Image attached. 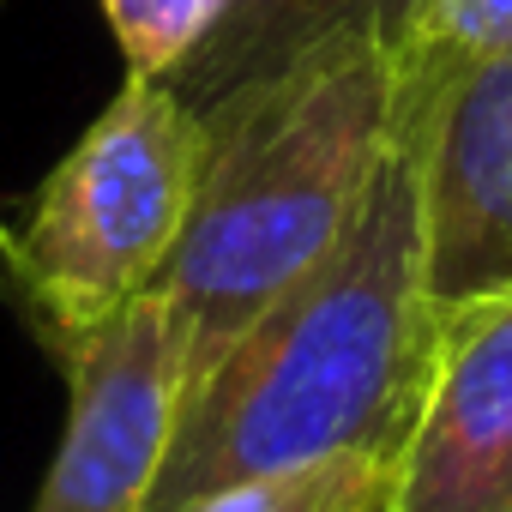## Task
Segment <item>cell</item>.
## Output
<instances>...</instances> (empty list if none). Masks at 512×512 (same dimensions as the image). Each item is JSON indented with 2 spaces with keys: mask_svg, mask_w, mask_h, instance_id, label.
Wrapping results in <instances>:
<instances>
[{
  "mask_svg": "<svg viewBox=\"0 0 512 512\" xmlns=\"http://www.w3.org/2000/svg\"><path fill=\"white\" fill-rule=\"evenodd\" d=\"M428 308L512 290V55L398 91Z\"/></svg>",
  "mask_w": 512,
  "mask_h": 512,
  "instance_id": "cell-4",
  "label": "cell"
},
{
  "mask_svg": "<svg viewBox=\"0 0 512 512\" xmlns=\"http://www.w3.org/2000/svg\"><path fill=\"white\" fill-rule=\"evenodd\" d=\"M199 121V193L151 284L175 332L181 398L356 223L398 133V43L386 31H338Z\"/></svg>",
  "mask_w": 512,
  "mask_h": 512,
  "instance_id": "cell-2",
  "label": "cell"
},
{
  "mask_svg": "<svg viewBox=\"0 0 512 512\" xmlns=\"http://www.w3.org/2000/svg\"><path fill=\"white\" fill-rule=\"evenodd\" d=\"M223 0H103V19L127 55V73L169 79L211 31Z\"/></svg>",
  "mask_w": 512,
  "mask_h": 512,
  "instance_id": "cell-10",
  "label": "cell"
},
{
  "mask_svg": "<svg viewBox=\"0 0 512 512\" xmlns=\"http://www.w3.org/2000/svg\"><path fill=\"white\" fill-rule=\"evenodd\" d=\"M392 494V458L380 452H338L284 476H253L235 488L205 494L187 512H380Z\"/></svg>",
  "mask_w": 512,
  "mask_h": 512,
  "instance_id": "cell-8",
  "label": "cell"
},
{
  "mask_svg": "<svg viewBox=\"0 0 512 512\" xmlns=\"http://www.w3.org/2000/svg\"><path fill=\"white\" fill-rule=\"evenodd\" d=\"M67 380V428L31 512H145L181 416V362L157 290L79 338Z\"/></svg>",
  "mask_w": 512,
  "mask_h": 512,
  "instance_id": "cell-5",
  "label": "cell"
},
{
  "mask_svg": "<svg viewBox=\"0 0 512 512\" xmlns=\"http://www.w3.org/2000/svg\"><path fill=\"white\" fill-rule=\"evenodd\" d=\"M428 344L416 169L404 133H392L344 241L181 398L145 512H187L217 488L338 452L398 464Z\"/></svg>",
  "mask_w": 512,
  "mask_h": 512,
  "instance_id": "cell-1",
  "label": "cell"
},
{
  "mask_svg": "<svg viewBox=\"0 0 512 512\" xmlns=\"http://www.w3.org/2000/svg\"><path fill=\"white\" fill-rule=\"evenodd\" d=\"M380 512H512V290L434 308L428 374Z\"/></svg>",
  "mask_w": 512,
  "mask_h": 512,
  "instance_id": "cell-6",
  "label": "cell"
},
{
  "mask_svg": "<svg viewBox=\"0 0 512 512\" xmlns=\"http://www.w3.org/2000/svg\"><path fill=\"white\" fill-rule=\"evenodd\" d=\"M512 55V0H416L398 37V91Z\"/></svg>",
  "mask_w": 512,
  "mask_h": 512,
  "instance_id": "cell-9",
  "label": "cell"
},
{
  "mask_svg": "<svg viewBox=\"0 0 512 512\" xmlns=\"http://www.w3.org/2000/svg\"><path fill=\"white\" fill-rule=\"evenodd\" d=\"M205 121L169 79L127 73L115 103L49 169L25 229L7 235V284L73 350L139 302L181 241L199 193Z\"/></svg>",
  "mask_w": 512,
  "mask_h": 512,
  "instance_id": "cell-3",
  "label": "cell"
},
{
  "mask_svg": "<svg viewBox=\"0 0 512 512\" xmlns=\"http://www.w3.org/2000/svg\"><path fill=\"white\" fill-rule=\"evenodd\" d=\"M410 7L416 0H223L205 43L169 73V85L193 115H205L247 79L308 55L338 31H386L398 43Z\"/></svg>",
  "mask_w": 512,
  "mask_h": 512,
  "instance_id": "cell-7",
  "label": "cell"
}]
</instances>
